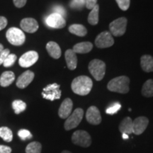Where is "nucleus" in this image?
<instances>
[{
    "mask_svg": "<svg viewBox=\"0 0 153 153\" xmlns=\"http://www.w3.org/2000/svg\"><path fill=\"white\" fill-rule=\"evenodd\" d=\"M17 59L16 55L15 54H13V53H9L8 56L6 57L4 62L3 63V65L5 68H9V67L12 66L14 64L15 62H16Z\"/></svg>",
    "mask_w": 153,
    "mask_h": 153,
    "instance_id": "30",
    "label": "nucleus"
},
{
    "mask_svg": "<svg viewBox=\"0 0 153 153\" xmlns=\"http://www.w3.org/2000/svg\"><path fill=\"white\" fill-rule=\"evenodd\" d=\"M119 131L122 134L127 135L133 133V120L130 117H126L120 122L119 125Z\"/></svg>",
    "mask_w": 153,
    "mask_h": 153,
    "instance_id": "22",
    "label": "nucleus"
},
{
    "mask_svg": "<svg viewBox=\"0 0 153 153\" xmlns=\"http://www.w3.org/2000/svg\"><path fill=\"white\" fill-rule=\"evenodd\" d=\"M119 8L123 11L128 9L131 4V0H116Z\"/></svg>",
    "mask_w": 153,
    "mask_h": 153,
    "instance_id": "33",
    "label": "nucleus"
},
{
    "mask_svg": "<svg viewBox=\"0 0 153 153\" xmlns=\"http://www.w3.org/2000/svg\"><path fill=\"white\" fill-rule=\"evenodd\" d=\"M68 30L71 33L81 37L85 36L87 33V28L81 24H72L69 27Z\"/></svg>",
    "mask_w": 153,
    "mask_h": 153,
    "instance_id": "23",
    "label": "nucleus"
},
{
    "mask_svg": "<svg viewBox=\"0 0 153 153\" xmlns=\"http://www.w3.org/2000/svg\"><path fill=\"white\" fill-rule=\"evenodd\" d=\"M86 118L88 123L92 125H99L101 122V116L97 107L91 106L88 108L86 113Z\"/></svg>",
    "mask_w": 153,
    "mask_h": 153,
    "instance_id": "13",
    "label": "nucleus"
},
{
    "mask_svg": "<svg viewBox=\"0 0 153 153\" xmlns=\"http://www.w3.org/2000/svg\"><path fill=\"white\" fill-rule=\"evenodd\" d=\"M42 145L39 142H31L26 148V153H41Z\"/></svg>",
    "mask_w": 153,
    "mask_h": 153,
    "instance_id": "27",
    "label": "nucleus"
},
{
    "mask_svg": "<svg viewBox=\"0 0 153 153\" xmlns=\"http://www.w3.org/2000/svg\"><path fill=\"white\" fill-rule=\"evenodd\" d=\"M73 102L70 99L67 98L62 101L58 110L59 116L62 119L68 118L72 113Z\"/></svg>",
    "mask_w": 153,
    "mask_h": 153,
    "instance_id": "16",
    "label": "nucleus"
},
{
    "mask_svg": "<svg viewBox=\"0 0 153 153\" xmlns=\"http://www.w3.org/2000/svg\"><path fill=\"white\" fill-rule=\"evenodd\" d=\"M61 153H72V152H70V151H68V150H64V151H62Z\"/></svg>",
    "mask_w": 153,
    "mask_h": 153,
    "instance_id": "42",
    "label": "nucleus"
},
{
    "mask_svg": "<svg viewBox=\"0 0 153 153\" xmlns=\"http://www.w3.org/2000/svg\"><path fill=\"white\" fill-rule=\"evenodd\" d=\"M45 23L49 27L53 28H62L65 26L66 21L61 15L53 13L45 19Z\"/></svg>",
    "mask_w": 153,
    "mask_h": 153,
    "instance_id": "10",
    "label": "nucleus"
},
{
    "mask_svg": "<svg viewBox=\"0 0 153 153\" xmlns=\"http://www.w3.org/2000/svg\"><path fill=\"white\" fill-rule=\"evenodd\" d=\"M11 151L12 150L10 147L0 145V153H11Z\"/></svg>",
    "mask_w": 153,
    "mask_h": 153,
    "instance_id": "39",
    "label": "nucleus"
},
{
    "mask_svg": "<svg viewBox=\"0 0 153 153\" xmlns=\"http://www.w3.org/2000/svg\"><path fill=\"white\" fill-rule=\"evenodd\" d=\"M46 50L50 56L55 59L60 58L62 54L61 49L57 43L53 41H50L46 45Z\"/></svg>",
    "mask_w": 153,
    "mask_h": 153,
    "instance_id": "18",
    "label": "nucleus"
},
{
    "mask_svg": "<svg viewBox=\"0 0 153 153\" xmlns=\"http://www.w3.org/2000/svg\"><path fill=\"white\" fill-rule=\"evenodd\" d=\"M84 116V111L80 108H76L73 113L69 116L65 123L64 127L66 131H70L77 127L79 124L81 123L82 118Z\"/></svg>",
    "mask_w": 153,
    "mask_h": 153,
    "instance_id": "5",
    "label": "nucleus"
},
{
    "mask_svg": "<svg viewBox=\"0 0 153 153\" xmlns=\"http://www.w3.org/2000/svg\"><path fill=\"white\" fill-rule=\"evenodd\" d=\"M20 26L22 29L28 33H33L38 29V24L37 21L33 18H25L21 21Z\"/></svg>",
    "mask_w": 153,
    "mask_h": 153,
    "instance_id": "15",
    "label": "nucleus"
},
{
    "mask_svg": "<svg viewBox=\"0 0 153 153\" xmlns=\"http://www.w3.org/2000/svg\"><path fill=\"white\" fill-rule=\"evenodd\" d=\"M122 137H123V139H128V135H127L126 133H123Z\"/></svg>",
    "mask_w": 153,
    "mask_h": 153,
    "instance_id": "40",
    "label": "nucleus"
},
{
    "mask_svg": "<svg viewBox=\"0 0 153 153\" xmlns=\"http://www.w3.org/2000/svg\"><path fill=\"white\" fill-rule=\"evenodd\" d=\"M93 87L91 78L87 76H79L74 79L72 82V90L76 94L86 96L89 94Z\"/></svg>",
    "mask_w": 153,
    "mask_h": 153,
    "instance_id": "1",
    "label": "nucleus"
},
{
    "mask_svg": "<svg viewBox=\"0 0 153 153\" xmlns=\"http://www.w3.org/2000/svg\"><path fill=\"white\" fill-rule=\"evenodd\" d=\"M60 87V86L57 83L51 84L44 88L41 94L43 98L47 100L54 101L59 99H60L61 94H62Z\"/></svg>",
    "mask_w": 153,
    "mask_h": 153,
    "instance_id": "8",
    "label": "nucleus"
},
{
    "mask_svg": "<svg viewBox=\"0 0 153 153\" xmlns=\"http://www.w3.org/2000/svg\"><path fill=\"white\" fill-rule=\"evenodd\" d=\"M93 48L92 43L90 42H82L74 45L72 51L75 53H81V54H85V53H89Z\"/></svg>",
    "mask_w": 153,
    "mask_h": 153,
    "instance_id": "21",
    "label": "nucleus"
},
{
    "mask_svg": "<svg viewBox=\"0 0 153 153\" xmlns=\"http://www.w3.org/2000/svg\"><path fill=\"white\" fill-rule=\"evenodd\" d=\"M88 68L91 75L97 81H101L104 78L106 72V64L102 60L98 59L91 60L89 62Z\"/></svg>",
    "mask_w": 153,
    "mask_h": 153,
    "instance_id": "3",
    "label": "nucleus"
},
{
    "mask_svg": "<svg viewBox=\"0 0 153 153\" xmlns=\"http://www.w3.org/2000/svg\"><path fill=\"white\" fill-rule=\"evenodd\" d=\"M15 80V74L11 71L4 72L0 76V85L3 87H9Z\"/></svg>",
    "mask_w": 153,
    "mask_h": 153,
    "instance_id": "20",
    "label": "nucleus"
},
{
    "mask_svg": "<svg viewBox=\"0 0 153 153\" xmlns=\"http://www.w3.org/2000/svg\"><path fill=\"white\" fill-rule=\"evenodd\" d=\"M99 6L97 4L89 13V16H88V22L91 25H97L99 23Z\"/></svg>",
    "mask_w": 153,
    "mask_h": 153,
    "instance_id": "24",
    "label": "nucleus"
},
{
    "mask_svg": "<svg viewBox=\"0 0 153 153\" xmlns=\"http://www.w3.org/2000/svg\"><path fill=\"white\" fill-rule=\"evenodd\" d=\"M120 108H121V105H120V104H119L118 102H116L107 108L106 110V113L107 114L110 115L115 114L120 109Z\"/></svg>",
    "mask_w": 153,
    "mask_h": 153,
    "instance_id": "32",
    "label": "nucleus"
},
{
    "mask_svg": "<svg viewBox=\"0 0 153 153\" xmlns=\"http://www.w3.org/2000/svg\"><path fill=\"white\" fill-rule=\"evenodd\" d=\"M0 137L6 142H11L13 140V133L10 128L7 127L0 128Z\"/></svg>",
    "mask_w": 153,
    "mask_h": 153,
    "instance_id": "26",
    "label": "nucleus"
},
{
    "mask_svg": "<svg viewBox=\"0 0 153 153\" xmlns=\"http://www.w3.org/2000/svg\"><path fill=\"white\" fill-rule=\"evenodd\" d=\"M142 94L145 97H153V79H148L145 82L142 88Z\"/></svg>",
    "mask_w": 153,
    "mask_h": 153,
    "instance_id": "25",
    "label": "nucleus"
},
{
    "mask_svg": "<svg viewBox=\"0 0 153 153\" xmlns=\"http://www.w3.org/2000/svg\"><path fill=\"white\" fill-rule=\"evenodd\" d=\"M149 124V120L145 116H140L133 120V133L140 135L145 131Z\"/></svg>",
    "mask_w": 153,
    "mask_h": 153,
    "instance_id": "12",
    "label": "nucleus"
},
{
    "mask_svg": "<svg viewBox=\"0 0 153 153\" xmlns=\"http://www.w3.org/2000/svg\"><path fill=\"white\" fill-rule=\"evenodd\" d=\"M127 22V19L125 17H120L113 21L109 24L111 34L116 37L123 36L126 30Z\"/></svg>",
    "mask_w": 153,
    "mask_h": 153,
    "instance_id": "7",
    "label": "nucleus"
},
{
    "mask_svg": "<svg viewBox=\"0 0 153 153\" xmlns=\"http://www.w3.org/2000/svg\"><path fill=\"white\" fill-rule=\"evenodd\" d=\"M34 76H35V74L32 71L27 70V71L24 72L17 79L16 83V87H19V89H24V88L27 87L33 80Z\"/></svg>",
    "mask_w": 153,
    "mask_h": 153,
    "instance_id": "14",
    "label": "nucleus"
},
{
    "mask_svg": "<svg viewBox=\"0 0 153 153\" xmlns=\"http://www.w3.org/2000/svg\"><path fill=\"white\" fill-rule=\"evenodd\" d=\"M4 49V46L2 45H1V43H0V53H1Z\"/></svg>",
    "mask_w": 153,
    "mask_h": 153,
    "instance_id": "41",
    "label": "nucleus"
},
{
    "mask_svg": "<svg viewBox=\"0 0 153 153\" xmlns=\"http://www.w3.org/2000/svg\"><path fill=\"white\" fill-rule=\"evenodd\" d=\"M9 53H10V50L9 49H4L3 51L0 53V65H3L6 57L8 56Z\"/></svg>",
    "mask_w": 153,
    "mask_h": 153,
    "instance_id": "34",
    "label": "nucleus"
},
{
    "mask_svg": "<svg viewBox=\"0 0 153 153\" xmlns=\"http://www.w3.org/2000/svg\"><path fill=\"white\" fill-rule=\"evenodd\" d=\"M72 141L74 145L88 148L91 144V138L89 133L85 131H76L72 134Z\"/></svg>",
    "mask_w": 153,
    "mask_h": 153,
    "instance_id": "6",
    "label": "nucleus"
},
{
    "mask_svg": "<svg viewBox=\"0 0 153 153\" xmlns=\"http://www.w3.org/2000/svg\"><path fill=\"white\" fill-rule=\"evenodd\" d=\"M130 79L126 76H120L112 79L108 83L107 88L113 92L126 94L129 91Z\"/></svg>",
    "mask_w": 153,
    "mask_h": 153,
    "instance_id": "2",
    "label": "nucleus"
},
{
    "mask_svg": "<svg viewBox=\"0 0 153 153\" xmlns=\"http://www.w3.org/2000/svg\"><path fill=\"white\" fill-rule=\"evenodd\" d=\"M140 65L143 71L153 72V57L150 55H144L140 58Z\"/></svg>",
    "mask_w": 153,
    "mask_h": 153,
    "instance_id": "19",
    "label": "nucleus"
},
{
    "mask_svg": "<svg viewBox=\"0 0 153 153\" xmlns=\"http://www.w3.org/2000/svg\"><path fill=\"white\" fill-rule=\"evenodd\" d=\"M12 108L15 114H19L26 110V104L22 100H14L12 102Z\"/></svg>",
    "mask_w": 153,
    "mask_h": 153,
    "instance_id": "28",
    "label": "nucleus"
},
{
    "mask_svg": "<svg viewBox=\"0 0 153 153\" xmlns=\"http://www.w3.org/2000/svg\"><path fill=\"white\" fill-rule=\"evenodd\" d=\"M70 7L75 10H82L85 7V0H72Z\"/></svg>",
    "mask_w": 153,
    "mask_h": 153,
    "instance_id": "29",
    "label": "nucleus"
},
{
    "mask_svg": "<svg viewBox=\"0 0 153 153\" xmlns=\"http://www.w3.org/2000/svg\"><path fill=\"white\" fill-rule=\"evenodd\" d=\"M114 40L112 35L108 31H103L97 36L95 39V45L99 48H106L112 46Z\"/></svg>",
    "mask_w": 153,
    "mask_h": 153,
    "instance_id": "9",
    "label": "nucleus"
},
{
    "mask_svg": "<svg viewBox=\"0 0 153 153\" xmlns=\"http://www.w3.org/2000/svg\"><path fill=\"white\" fill-rule=\"evenodd\" d=\"M6 37L11 45L16 46L23 45L26 40V36L23 30L15 27L10 28L7 30Z\"/></svg>",
    "mask_w": 153,
    "mask_h": 153,
    "instance_id": "4",
    "label": "nucleus"
},
{
    "mask_svg": "<svg viewBox=\"0 0 153 153\" xmlns=\"http://www.w3.org/2000/svg\"><path fill=\"white\" fill-rule=\"evenodd\" d=\"M38 60V54L34 51L26 52L20 57L19 60V65L22 68H29L37 62Z\"/></svg>",
    "mask_w": 153,
    "mask_h": 153,
    "instance_id": "11",
    "label": "nucleus"
},
{
    "mask_svg": "<svg viewBox=\"0 0 153 153\" xmlns=\"http://www.w3.org/2000/svg\"><path fill=\"white\" fill-rule=\"evenodd\" d=\"M15 7L17 8H22L26 5L27 0H13Z\"/></svg>",
    "mask_w": 153,
    "mask_h": 153,
    "instance_id": "37",
    "label": "nucleus"
},
{
    "mask_svg": "<svg viewBox=\"0 0 153 153\" xmlns=\"http://www.w3.org/2000/svg\"><path fill=\"white\" fill-rule=\"evenodd\" d=\"M18 135L22 140H26L32 138V134L29 131L26 129H21L18 132Z\"/></svg>",
    "mask_w": 153,
    "mask_h": 153,
    "instance_id": "31",
    "label": "nucleus"
},
{
    "mask_svg": "<svg viewBox=\"0 0 153 153\" xmlns=\"http://www.w3.org/2000/svg\"><path fill=\"white\" fill-rule=\"evenodd\" d=\"M97 0H85V7L88 9H92L97 4Z\"/></svg>",
    "mask_w": 153,
    "mask_h": 153,
    "instance_id": "36",
    "label": "nucleus"
},
{
    "mask_svg": "<svg viewBox=\"0 0 153 153\" xmlns=\"http://www.w3.org/2000/svg\"><path fill=\"white\" fill-rule=\"evenodd\" d=\"M53 11H54V13L60 14L63 17L66 16L65 9L63 8L62 7H61V6H56V7H55L53 8Z\"/></svg>",
    "mask_w": 153,
    "mask_h": 153,
    "instance_id": "35",
    "label": "nucleus"
},
{
    "mask_svg": "<svg viewBox=\"0 0 153 153\" xmlns=\"http://www.w3.org/2000/svg\"><path fill=\"white\" fill-rule=\"evenodd\" d=\"M7 25V19L4 16H0V30L6 28Z\"/></svg>",
    "mask_w": 153,
    "mask_h": 153,
    "instance_id": "38",
    "label": "nucleus"
},
{
    "mask_svg": "<svg viewBox=\"0 0 153 153\" xmlns=\"http://www.w3.org/2000/svg\"><path fill=\"white\" fill-rule=\"evenodd\" d=\"M65 56L68 68L70 70H75L77 65V57H76V53L72 51V49H69L66 51Z\"/></svg>",
    "mask_w": 153,
    "mask_h": 153,
    "instance_id": "17",
    "label": "nucleus"
}]
</instances>
